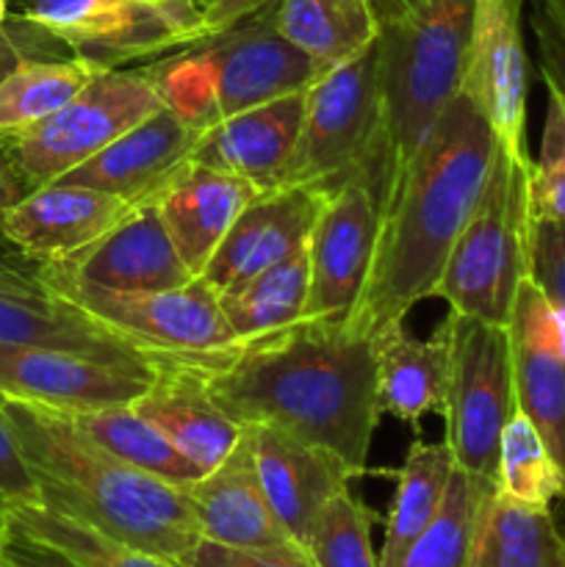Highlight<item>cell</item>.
Segmentation results:
<instances>
[{"mask_svg": "<svg viewBox=\"0 0 565 567\" xmlns=\"http://www.w3.org/2000/svg\"><path fill=\"white\" fill-rule=\"evenodd\" d=\"M496 133L463 92L449 100L419 153L386 188L374 255L347 327L371 341L435 297L449 252L474 214L496 158Z\"/></svg>", "mask_w": 565, "mask_h": 567, "instance_id": "cell-1", "label": "cell"}, {"mask_svg": "<svg viewBox=\"0 0 565 567\" xmlns=\"http://www.w3.org/2000/svg\"><path fill=\"white\" fill-rule=\"evenodd\" d=\"M210 396L242 426H271L366 474L377 421L374 347L343 321L305 319L244 341L205 369Z\"/></svg>", "mask_w": 565, "mask_h": 567, "instance_id": "cell-2", "label": "cell"}, {"mask_svg": "<svg viewBox=\"0 0 565 567\" xmlns=\"http://www.w3.org/2000/svg\"><path fill=\"white\" fill-rule=\"evenodd\" d=\"M42 507L181 565L199 543L183 487L133 468L89 441L66 410L6 399Z\"/></svg>", "mask_w": 565, "mask_h": 567, "instance_id": "cell-3", "label": "cell"}, {"mask_svg": "<svg viewBox=\"0 0 565 567\" xmlns=\"http://www.w3.org/2000/svg\"><path fill=\"white\" fill-rule=\"evenodd\" d=\"M471 22L474 0H419L404 17L380 25L386 188L419 153L441 111L463 86Z\"/></svg>", "mask_w": 565, "mask_h": 567, "instance_id": "cell-4", "label": "cell"}, {"mask_svg": "<svg viewBox=\"0 0 565 567\" xmlns=\"http://www.w3.org/2000/svg\"><path fill=\"white\" fill-rule=\"evenodd\" d=\"M532 158L499 144L491 177L449 252L435 297L449 310L507 327L515 293L530 277Z\"/></svg>", "mask_w": 565, "mask_h": 567, "instance_id": "cell-5", "label": "cell"}, {"mask_svg": "<svg viewBox=\"0 0 565 567\" xmlns=\"http://www.w3.org/2000/svg\"><path fill=\"white\" fill-rule=\"evenodd\" d=\"M349 177H366L380 199L386 194L377 39L310 83L297 147L277 188L310 186L330 192Z\"/></svg>", "mask_w": 565, "mask_h": 567, "instance_id": "cell-6", "label": "cell"}, {"mask_svg": "<svg viewBox=\"0 0 565 567\" xmlns=\"http://www.w3.org/2000/svg\"><path fill=\"white\" fill-rule=\"evenodd\" d=\"M44 275L61 297L155 358L219 369L242 347L219 293L199 277L170 291H111L66 275L50 260H44Z\"/></svg>", "mask_w": 565, "mask_h": 567, "instance_id": "cell-7", "label": "cell"}, {"mask_svg": "<svg viewBox=\"0 0 565 567\" xmlns=\"http://www.w3.org/2000/svg\"><path fill=\"white\" fill-rule=\"evenodd\" d=\"M441 327L449 349L446 443L460 468L496 485L499 441L518 410L510 330L454 310Z\"/></svg>", "mask_w": 565, "mask_h": 567, "instance_id": "cell-8", "label": "cell"}, {"mask_svg": "<svg viewBox=\"0 0 565 567\" xmlns=\"http://www.w3.org/2000/svg\"><path fill=\"white\" fill-rule=\"evenodd\" d=\"M20 17L53 33L92 70H122L205 42L194 0H31Z\"/></svg>", "mask_w": 565, "mask_h": 567, "instance_id": "cell-9", "label": "cell"}, {"mask_svg": "<svg viewBox=\"0 0 565 567\" xmlns=\"http://www.w3.org/2000/svg\"><path fill=\"white\" fill-rule=\"evenodd\" d=\"M158 109L164 105L142 66L97 70L70 103L37 125L11 133V155L33 192L86 164Z\"/></svg>", "mask_w": 565, "mask_h": 567, "instance_id": "cell-10", "label": "cell"}, {"mask_svg": "<svg viewBox=\"0 0 565 567\" xmlns=\"http://www.w3.org/2000/svg\"><path fill=\"white\" fill-rule=\"evenodd\" d=\"M0 341L75 352L103 363L155 365L144 352L61 297L44 275V260L0 236Z\"/></svg>", "mask_w": 565, "mask_h": 567, "instance_id": "cell-11", "label": "cell"}, {"mask_svg": "<svg viewBox=\"0 0 565 567\" xmlns=\"http://www.w3.org/2000/svg\"><path fill=\"white\" fill-rule=\"evenodd\" d=\"M377 227L380 197L366 177H349L327 192L308 241L310 286L305 319L347 321L369 275Z\"/></svg>", "mask_w": 565, "mask_h": 567, "instance_id": "cell-12", "label": "cell"}, {"mask_svg": "<svg viewBox=\"0 0 565 567\" xmlns=\"http://www.w3.org/2000/svg\"><path fill=\"white\" fill-rule=\"evenodd\" d=\"M199 48L214 81L219 122L286 94L305 92L316 78L325 75L302 50L294 48L277 31L266 9L219 37L205 39Z\"/></svg>", "mask_w": 565, "mask_h": 567, "instance_id": "cell-13", "label": "cell"}, {"mask_svg": "<svg viewBox=\"0 0 565 567\" xmlns=\"http://www.w3.org/2000/svg\"><path fill=\"white\" fill-rule=\"evenodd\" d=\"M524 0H474L471 44L460 92L485 114L496 142L513 155L526 153L530 59L521 33Z\"/></svg>", "mask_w": 565, "mask_h": 567, "instance_id": "cell-14", "label": "cell"}, {"mask_svg": "<svg viewBox=\"0 0 565 567\" xmlns=\"http://www.w3.org/2000/svg\"><path fill=\"white\" fill-rule=\"evenodd\" d=\"M155 365L103 363L61 349L0 341V393L55 410L120 408L147 391Z\"/></svg>", "mask_w": 565, "mask_h": 567, "instance_id": "cell-15", "label": "cell"}, {"mask_svg": "<svg viewBox=\"0 0 565 567\" xmlns=\"http://www.w3.org/2000/svg\"><path fill=\"white\" fill-rule=\"evenodd\" d=\"M325 199V188L310 186L260 192L242 210L219 249L210 255L199 280L225 297L286 260L288 255L305 249Z\"/></svg>", "mask_w": 565, "mask_h": 567, "instance_id": "cell-16", "label": "cell"}, {"mask_svg": "<svg viewBox=\"0 0 565 567\" xmlns=\"http://www.w3.org/2000/svg\"><path fill=\"white\" fill-rule=\"evenodd\" d=\"M507 330L518 410L537 426L565 480V332L530 277L515 293Z\"/></svg>", "mask_w": 565, "mask_h": 567, "instance_id": "cell-17", "label": "cell"}, {"mask_svg": "<svg viewBox=\"0 0 565 567\" xmlns=\"http://www.w3.org/2000/svg\"><path fill=\"white\" fill-rule=\"evenodd\" d=\"M242 443L277 520L291 540L305 548L327 502L355 480L352 471L327 449L271 426H244Z\"/></svg>", "mask_w": 565, "mask_h": 567, "instance_id": "cell-18", "label": "cell"}, {"mask_svg": "<svg viewBox=\"0 0 565 567\" xmlns=\"http://www.w3.org/2000/svg\"><path fill=\"white\" fill-rule=\"evenodd\" d=\"M136 203L92 186L48 183L0 216V236L39 260H64L103 238Z\"/></svg>", "mask_w": 565, "mask_h": 567, "instance_id": "cell-19", "label": "cell"}, {"mask_svg": "<svg viewBox=\"0 0 565 567\" xmlns=\"http://www.w3.org/2000/svg\"><path fill=\"white\" fill-rule=\"evenodd\" d=\"M203 474L219 468L242 441L244 426L210 396L203 365L161 358L147 391L131 404Z\"/></svg>", "mask_w": 565, "mask_h": 567, "instance_id": "cell-20", "label": "cell"}, {"mask_svg": "<svg viewBox=\"0 0 565 567\" xmlns=\"http://www.w3.org/2000/svg\"><path fill=\"white\" fill-rule=\"evenodd\" d=\"M66 275L111 291H170L197 280L183 264L155 203H142L72 258L50 260Z\"/></svg>", "mask_w": 565, "mask_h": 567, "instance_id": "cell-21", "label": "cell"}, {"mask_svg": "<svg viewBox=\"0 0 565 567\" xmlns=\"http://www.w3.org/2000/svg\"><path fill=\"white\" fill-rule=\"evenodd\" d=\"M199 136L203 133L177 120L172 111L158 109L86 164L59 177V183L92 186L136 205L150 203L172 175L188 164Z\"/></svg>", "mask_w": 565, "mask_h": 567, "instance_id": "cell-22", "label": "cell"}, {"mask_svg": "<svg viewBox=\"0 0 565 567\" xmlns=\"http://www.w3.org/2000/svg\"><path fill=\"white\" fill-rule=\"evenodd\" d=\"M258 194L260 188L247 177L188 161L150 203L158 208L183 264L199 277L242 210Z\"/></svg>", "mask_w": 565, "mask_h": 567, "instance_id": "cell-23", "label": "cell"}, {"mask_svg": "<svg viewBox=\"0 0 565 567\" xmlns=\"http://www.w3.org/2000/svg\"><path fill=\"white\" fill-rule=\"evenodd\" d=\"M305 92L286 94L258 109L242 111L230 120H222L197 138L188 161L247 177L260 192L277 188L282 169L297 147Z\"/></svg>", "mask_w": 565, "mask_h": 567, "instance_id": "cell-24", "label": "cell"}, {"mask_svg": "<svg viewBox=\"0 0 565 567\" xmlns=\"http://www.w3.org/2000/svg\"><path fill=\"white\" fill-rule=\"evenodd\" d=\"M183 491L192 504L199 540L230 548L297 546L277 520L242 441L219 468Z\"/></svg>", "mask_w": 565, "mask_h": 567, "instance_id": "cell-25", "label": "cell"}, {"mask_svg": "<svg viewBox=\"0 0 565 567\" xmlns=\"http://www.w3.org/2000/svg\"><path fill=\"white\" fill-rule=\"evenodd\" d=\"M377 365V410L408 424L443 413L449 349L443 327L427 341L413 338L404 324L388 327L371 338Z\"/></svg>", "mask_w": 565, "mask_h": 567, "instance_id": "cell-26", "label": "cell"}, {"mask_svg": "<svg viewBox=\"0 0 565 567\" xmlns=\"http://www.w3.org/2000/svg\"><path fill=\"white\" fill-rule=\"evenodd\" d=\"M266 11L277 31L321 72L358 55L380 33L371 0H275Z\"/></svg>", "mask_w": 565, "mask_h": 567, "instance_id": "cell-27", "label": "cell"}, {"mask_svg": "<svg viewBox=\"0 0 565 567\" xmlns=\"http://www.w3.org/2000/svg\"><path fill=\"white\" fill-rule=\"evenodd\" d=\"M465 567H565L563 532L552 509L485 496Z\"/></svg>", "mask_w": 565, "mask_h": 567, "instance_id": "cell-28", "label": "cell"}, {"mask_svg": "<svg viewBox=\"0 0 565 567\" xmlns=\"http://www.w3.org/2000/svg\"><path fill=\"white\" fill-rule=\"evenodd\" d=\"M454 465L458 463L446 441H413L397 476V493H393L386 535H382L380 567L397 565L399 557L432 524L446 496Z\"/></svg>", "mask_w": 565, "mask_h": 567, "instance_id": "cell-29", "label": "cell"}, {"mask_svg": "<svg viewBox=\"0 0 565 567\" xmlns=\"http://www.w3.org/2000/svg\"><path fill=\"white\" fill-rule=\"evenodd\" d=\"M78 430L105 449L114 457L125 460L133 468L153 474L175 487H188L205 476L186 454L177 452L147 419L136 413L131 404L97 410H66Z\"/></svg>", "mask_w": 565, "mask_h": 567, "instance_id": "cell-30", "label": "cell"}, {"mask_svg": "<svg viewBox=\"0 0 565 567\" xmlns=\"http://www.w3.org/2000/svg\"><path fill=\"white\" fill-rule=\"evenodd\" d=\"M308 280L310 260L308 247H305L266 269L264 275L253 277L238 291L219 297L236 341H253V338L269 336V332L286 330L302 321L305 305H308Z\"/></svg>", "mask_w": 565, "mask_h": 567, "instance_id": "cell-31", "label": "cell"}, {"mask_svg": "<svg viewBox=\"0 0 565 567\" xmlns=\"http://www.w3.org/2000/svg\"><path fill=\"white\" fill-rule=\"evenodd\" d=\"M97 70L78 59H20L0 78V131L37 125L70 103Z\"/></svg>", "mask_w": 565, "mask_h": 567, "instance_id": "cell-32", "label": "cell"}, {"mask_svg": "<svg viewBox=\"0 0 565 567\" xmlns=\"http://www.w3.org/2000/svg\"><path fill=\"white\" fill-rule=\"evenodd\" d=\"M493 482L469 474L454 465L446 496L432 524L419 540L399 557L393 567H465L482 502L493 491Z\"/></svg>", "mask_w": 565, "mask_h": 567, "instance_id": "cell-33", "label": "cell"}, {"mask_svg": "<svg viewBox=\"0 0 565 567\" xmlns=\"http://www.w3.org/2000/svg\"><path fill=\"white\" fill-rule=\"evenodd\" d=\"M496 493L526 507L552 509L554 498H565V480L537 426L515 410L499 441Z\"/></svg>", "mask_w": 565, "mask_h": 567, "instance_id": "cell-34", "label": "cell"}, {"mask_svg": "<svg viewBox=\"0 0 565 567\" xmlns=\"http://www.w3.org/2000/svg\"><path fill=\"white\" fill-rule=\"evenodd\" d=\"M11 524L25 529L28 535L50 543L53 548L64 551L66 557L75 559L83 567H177L155 554L142 551V548L122 543L94 526L81 524V520L61 515L55 509L42 507H17L11 509Z\"/></svg>", "mask_w": 565, "mask_h": 567, "instance_id": "cell-35", "label": "cell"}, {"mask_svg": "<svg viewBox=\"0 0 565 567\" xmlns=\"http://www.w3.org/2000/svg\"><path fill=\"white\" fill-rule=\"evenodd\" d=\"M305 551L316 567H380V554L371 546V515L352 487L327 502Z\"/></svg>", "mask_w": 565, "mask_h": 567, "instance_id": "cell-36", "label": "cell"}, {"mask_svg": "<svg viewBox=\"0 0 565 567\" xmlns=\"http://www.w3.org/2000/svg\"><path fill=\"white\" fill-rule=\"evenodd\" d=\"M541 158L532 161V216L535 221L565 219V92L548 86Z\"/></svg>", "mask_w": 565, "mask_h": 567, "instance_id": "cell-37", "label": "cell"}, {"mask_svg": "<svg viewBox=\"0 0 565 567\" xmlns=\"http://www.w3.org/2000/svg\"><path fill=\"white\" fill-rule=\"evenodd\" d=\"M530 280L541 288L565 332V219L532 225Z\"/></svg>", "mask_w": 565, "mask_h": 567, "instance_id": "cell-38", "label": "cell"}, {"mask_svg": "<svg viewBox=\"0 0 565 567\" xmlns=\"http://www.w3.org/2000/svg\"><path fill=\"white\" fill-rule=\"evenodd\" d=\"M6 399L9 396L0 393V504L11 513L17 507H37L42 504V496L14 435V426L6 415Z\"/></svg>", "mask_w": 565, "mask_h": 567, "instance_id": "cell-39", "label": "cell"}, {"mask_svg": "<svg viewBox=\"0 0 565 567\" xmlns=\"http://www.w3.org/2000/svg\"><path fill=\"white\" fill-rule=\"evenodd\" d=\"M530 28L543 83L565 92V0H532Z\"/></svg>", "mask_w": 565, "mask_h": 567, "instance_id": "cell-40", "label": "cell"}, {"mask_svg": "<svg viewBox=\"0 0 565 567\" xmlns=\"http://www.w3.org/2000/svg\"><path fill=\"white\" fill-rule=\"evenodd\" d=\"M177 567H316L308 551L299 546H275V548H230L219 543L199 540L181 559Z\"/></svg>", "mask_w": 565, "mask_h": 567, "instance_id": "cell-41", "label": "cell"}, {"mask_svg": "<svg viewBox=\"0 0 565 567\" xmlns=\"http://www.w3.org/2000/svg\"><path fill=\"white\" fill-rule=\"evenodd\" d=\"M0 565L3 567H83L50 543L28 535L17 524H9V532L0 537Z\"/></svg>", "mask_w": 565, "mask_h": 567, "instance_id": "cell-42", "label": "cell"}, {"mask_svg": "<svg viewBox=\"0 0 565 567\" xmlns=\"http://www.w3.org/2000/svg\"><path fill=\"white\" fill-rule=\"evenodd\" d=\"M269 3H275V0H194L208 39L230 31L233 25L264 11Z\"/></svg>", "mask_w": 565, "mask_h": 567, "instance_id": "cell-43", "label": "cell"}, {"mask_svg": "<svg viewBox=\"0 0 565 567\" xmlns=\"http://www.w3.org/2000/svg\"><path fill=\"white\" fill-rule=\"evenodd\" d=\"M28 192H31V188H28L20 169H17L14 155H11L9 147V136H6L3 142H0V216H3L11 205L20 203Z\"/></svg>", "mask_w": 565, "mask_h": 567, "instance_id": "cell-44", "label": "cell"}, {"mask_svg": "<svg viewBox=\"0 0 565 567\" xmlns=\"http://www.w3.org/2000/svg\"><path fill=\"white\" fill-rule=\"evenodd\" d=\"M415 3H419V0H371V9H374L377 20H380L382 25V22H393L399 20V17H404Z\"/></svg>", "mask_w": 565, "mask_h": 567, "instance_id": "cell-45", "label": "cell"}, {"mask_svg": "<svg viewBox=\"0 0 565 567\" xmlns=\"http://www.w3.org/2000/svg\"><path fill=\"white\" fill-rule=\"evenodd\" d=\"M20 59H22V53L17 50L14 39H11L9 31L0 25V78H3L6 72H9L11 66H14Z\"/></svg>", "mask_w": 565, "mask_h": 567, "instance_id": "cell-46", "label": "cell"}, {"mask_svg": "<svg viewBox=\"0 0 565 567\" xmlns=\"http://www.w3.org/2000/svg\"><path fill=\"white\" fill-rule=\"evenodd\" d=\"M9 524H11V515H9V509H6L3 504H0V537H3L6 532H9Z\"/></svg>", "mask_w": 565, "mask_h": 567, "instance_id": "cell-47", "label": "cell"}, {"mask_svg": "<svg viewBox=\"0 0 565 567\" xmlns=\"http://www.w3.org/2000/svg\"><path fill=\"white\" fill-rule=\"evenodd\" d=\"M6 17H9V11H6V0H0V25H3Z\"/></svg>", "mask_w": 565, "mask_h": 567, "instance_id": "cell-48", "label": "cell"}, {"mask_svg": "<svg viewBox=\"0 0 565 567\" xmlns=\"http://www.w3.org/2000/svg\"><path fill=\"white\" fill-rule=\"evenodd\" d=\"M559 532H563V543H565V529H559Z\"/></svg>", "mask_w": 565, "mask_h": 567, "instance_id": "cell-49", "label": "cell"}, {"mask_svg": "<svg viewBox=\"0 0 565 567\" xmlns=\"http://www.w3.org/2000/svg\"><path fill=\"white\" fill-rule=\"evenodd\" d=\"M0 567H3V565H0Z\"/></svg>", "mask_w": 565, "mask_h": 567, "instance_id": "cell-50", "label": "cell"}]
</instances>
